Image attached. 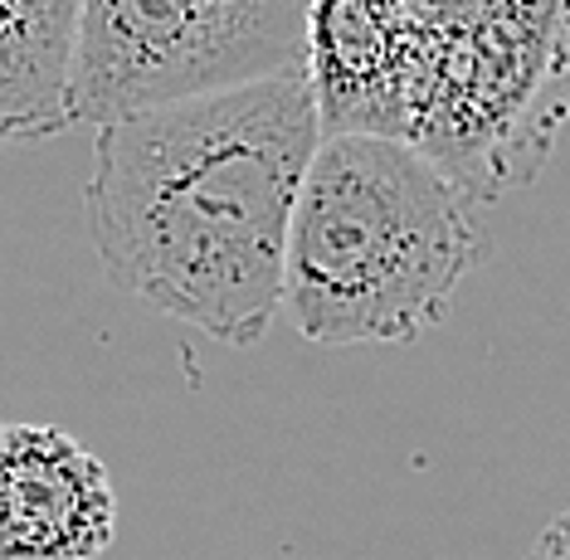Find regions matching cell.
<instances>
[{
  "label": "cell",
  "mask_w": 570,
  "mask_h": 560,
  "mask_svg": "<svg viewBox=\"0 0 570 560\" xmlns=\"http://www.w3.org/2000/svg\"><path fill=\"white\" fill-rule=\"evenodd\" d=\"M317 141L307 73L102 122L83 186L102 273L219 346L264 342Z\"/></svg>",
  "instance_id": "cell-1"
},
{
  "label": "cell",
  "mask_w": 570,
  "mask_h": 560,
  "mask_svg": "<svg viewBox=\"0 0 570 560\" xmlns=\"http://www.w3.org/2000/svg\"><path fill=\"white\" fill-rule=\"evenodd\" d=\"M492 254L483 205L395 137H322L293 205L283 312L317 346H410Z\"/></svg>",
  "instance_id": "cell-2"
},
{
  "label": "cell",
  "mask_w": 570,
  "mask_h": 560,
  "mask_svg": "<svg viewBox=\"0 0 570 560\" xmlns=\"http://www.w3.org/2000/svg\"><path fill=\"white\" fill-rule=\"evenodd\" d=\"M118 537L102 459L55 424H0V560H98Z\"/></svg>",
  "instance_id": "cell-5"
},
{
  "label": "cell",
  "mask_w": 570,
  "mask_h": 560,
  "mask_svg": "<svg viewBox=\"0 0 570 560\" xmlns=\"http://www.w3.org/2000/svg\"><path fill=\"white\" fill-rule=\"evenodd\" d=\"M24 6H30L55 35L79 39V10H83V0H24Z\"/></svg>",
  "instance_id": "cell-8"
},
{
  "label": "cell",
  "mask_w": 570,
  "mask_h": 560,
  "mask_svg": "<svg viewBox=\"0 0 570 560\" xmlns=\"http://www.w3.org/2000/svg\"><path fill=\"white\" fill-rule=\"evenodd\" d=\"M410 73V0H307V88L322 137H395Z\"/></svg>",
  "instance_id": "cell-6"
},
{
  "label": "cell",
  "mask_w": 570,
  "mask_h": 560,
  "mask_svg": "<svg viewBox=\"0 0 570 560\" xmlns=\"http://www.w3.org/2000/svg\"><path fill=\"white\" fill-rule=\"evenodd\" d=\"M570 122V0H410L400 141L478 205L522 190Z\"/></svg>",
  "instance_id": "cell-3"
},
{
  "label": "cell",
  "mask_w": 570,
  "mask_h": 560,
  "mask_svg": "<svg viewBox=\"0 0 570 560\" xmlns=\"http://www.w3.org/2000/svg\"><path fill=\"white\" fill-rule=\"evenodd\" d=\"M69 69L73 39L55 35L24 0H0V151L73 127Z\"/></svg>",
  "instance_id": "cell-7"
},
{
  "label": "cell",
  "mask_w": 570,
  "mask_h": 560,
  "mask_svg": "<svg viewBox=\"0 0 570 560\" xmlns=\"http://www.w3.org/2000/svg\"><path fill=\"white\" fill-rule=\"evenodd\" d=\"M307 73V0H83L69 69L73 122Z\"/></svg>",
  "instance_id": "cell-4"
},
{
  "label": "cell",
  "mask_w": 570,
  "mask_h": 560,
  "mask_svg": "<svg viewBox=\"0 0 570 560\" xmlns=\"http://www.w3.org/2000/svg\"><path fill=\"white\" fill-rule=\"evenodd\" d=\"M531 560H570V507L561 517H551V527L531 546Z\"/></svg>",
  "instance_id": "cell-9"
},
{
  "label": "cell",
  "mask_w": 570,
  "mask_h": 560,
  "mask_svg": "<svg viewBox=\"0 0 570 560\" xmlns=\"http://www.w3.org/2000/svg\"><path fill=\"white\" fill-rule=\"evenodd\" d=\"M414 6H449V0H414Z\"/></svg>",
  "instance_id": "cell-10"
}]
</instances>
